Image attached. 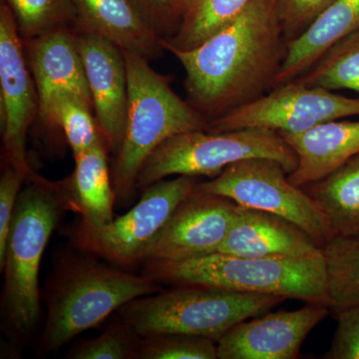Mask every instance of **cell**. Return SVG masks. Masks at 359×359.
I'll list each match as a JSON object with an SVG mask.
<instances>
[{"instance_id":"1","label":"cell","mask_w":359,"mask_h":359,"mask_svg":"<svg viewBox=\"0 0 359 359\" xmlns=\"http://www.w3.org/2000/svg\"><path fill=\"white\" fill-rule=\"evenodd\" d=\"M287 44L276 0H250L199 46L168 52L185 70L187 101L210 122L275 88Z\"/></svg>"},{"instance_id":"2","label":"cell","mask_w":359,"mask_h":359,"mask_svg":"<svg viewBox=\"0 0 359 359\" xmlns=\"http://www.w3.org/2000/svg\"><path fill=\"white\" fill-rule=\"evenodd\" d=\"M128 76V112L122 145L111 177L116 202L127 204L136 192L139 172L149 156L168 139L190 131H208L209 122L174 91L171 79L148 59L123 50Z\"/></svg>"},{"instance_id":"3","label":"cell","mask_w":359,"mask_h":359,"mask_svg":"<svg viewBox=\"0 0 359 359\" xmlns=\"http://www.w3.org/2000/svg\"><path fill=\"white\" fill-rule=\"evenodd\" d=\"M145 273L172 287L278 295L328 306L323 257H245L214 252L186 261L145 262Z\"/></svg>"},{"instance_id":"4","label":"cell","mask_w":359,"mask_h":359,"mask_svg":"<svg viewBox=\"0 0 359 359\" xmlns=\"http://www.w3.org/2000/svg\"><path fill=\"white\" fill-rule=\"evenodd\" d=\"M20 191L7 237L2 308L15 332H29L39 318V266L52 231L66 211L59 182L32 172Z\"/></svg>"},{"instance_id":"5","label":"cell","mask_w":359,"mask_h":359,"mask_svg":"<svg viewBox=\"0 0 359 359\" xmlns=\"http://www.w3.org/2000/svg\"><path fill=\"white\" fill-rule=\"evenodd\" d=\"M287 299L203 287L138 297L120 309V318L140 337L186 334L218 342L238 323L271 311Z\"/></svg>"},{"instance_id":"6","label":"cell","mask_w":359,"mask_h":359,"mask_svg":"<svg viewBox=\"0 0 359 359\" xmlns=\"http://www.w3.org/2000/svg\"><path fill=\"white\" fill-rule=\"evenodd\" d=\"M160 290L146 273L136 276L93 262L73 264L59 278L49 299L40 349L56 351L130 302Z\"/></svg>"},{"instance_id":"7","label":"cell","mask_w":359,"mask_h":359,"mask_svg":"<svg viewBox=\"0 0 359 359\" xmlns=\"http://www.w3.org/2000/svg\"><path fill=\"white\" fill-rule=\"evenodd\" d=\"M252 158L280 162L287 174L297 169L294 151L278 132L259 128L211 133L190 131L168 139L149 156L139 172L137 190L170 176H219L226 167Z\"/></svg>"},{"instance_id":"8","label":"cell","mask_w":359,"mask_h":359,"mask_svg":"<svg viewBox=\"0 0 359 359\" xmlns=\"http://www.w3.org/2000/svg\"><path fill=\"white\" fill-rule=\"evenodd\" d=\"M199 183L190 176L161 180L143 191L141 200L129 212L110 224L91 228L80 222L67 235L79 250L117 266H133L144 261L161 229Z\"/></svg>"},{"instance_id":"9","label":"cell","mask_w":359,"mask_h":359,"mask_svg":"<svg viewBox=\"0 0 359 359\" xmlns=\"http://www.w3.org/2000/svg\"><path fill=\"white\" fill-rule=\"evenodd\" d=\"M287 175L278 161L252 158L226 167L210 181L200 182L198 188L242 207L289 219L323 247L332 237L327 219L308 194L290 183Z\"/></svg>"},{"instance_id":"10","label":"cell","mask_w":359,"mask_h":359,"mask_svg":"<svg viewBox=\"0 0 359 359\" xmlns=\"http://www.w3.org/2000/svg\"><path fill=\"white\" fill-rule=\"evenodd\" d=\"M359 116V98L299 81L280 85L255 102L209 122L211 133L259 128L302 133L323 123Z\"/></svg>"},{"instance_id":"11","label":"cell","mask_w":359,"mask_h":359,"mask_svg":"<svg viewBox=\"0 0 359 359\" xmlns=\"http://www.w3.org/2000/svg\"><path fill=\"white\" fill-rule=\"evenodd\" d=\"M0 120L4 164L29 176L26 152L30 127L39 116V97L25 44L11 9L0 4Z\"/></svg>"},{"instance_id":"12","label":"cell","mask_w":359,"mask_h":359,"mask_svg":"<svg viewBox=\"0 0 359 359\" xmlns=\"http://www.w3.org/2000/svg\"><path fill=\"white\" fill-rule=\"evenodd\" d=\"M238 204L196 189L175 209L146 252L144 262H179L218 252Z\"/></svg>"},{"instance_id":"13","label":"cell","mask_w":359,"mask_h":359,"mask_svg":"<svg viewBox=\"0 0 359 359\" xmlns=\"http://www.w3.org/2000/svg\"><path fill=\"white\" fill-rule=\"evenodd\" d=\"M325 304L295 311H266L238 323L218 341L219 359H295L302 344L330 316Z\"/></svg>"},{"instance_id":"14","label":"cell","mask_w":359,"mask_h":359,"mask_svg":"<svg viewBox=\"0 0 359 359\" xmlns=\"http://www.w3.org/2000/svg\"><path fill=\"white\" fill-rule=\"evenodd\" d=\"M76 32L94 113L109 153L121 147L128 112V76L123 50L96 35Z\"/></svg>"},{"instance_id":"15","label":"cell","mask_w":359,"mask_h":359,"mask_svg":"<svg viewBox=\"0 0 359 359\" xmlns=\"http://www.w3.org/2000/svg\"><path fill=\"white\" fill-rule=\"evenodd\" d=\"M218 252L245 257L318 259L321 247L289 219L238 205L235 218Z\"/></svg>"},{"instance_id":"16","label":"cell","mask_w":359,"mask_h":359,"mask_svg":"<svg viewBox=\"0 0 359 359\" xmlns=\"http://www.w3.org/2000/svg\"><path fill=\"white\" fill-rule=\"evenodd\" d=\"M23 44L39 93V116L52 95L62 90L79 94L93 106L74 28H58Z\"/></svg>"},{"instance_id":"17","label":"cell","mask_w":359,"mask_h":359,"mask_svg":"<svg viewBox=\"0 0 359 359\" xmlns=\"http://www.w3.org/2000/svg\"><path fill=\"white\" fill-rule=\"evenodd\" d=\"M75 32L109 40L122 50L155 60L162 56V37L155 32L134 0H73Z\"/></svg>"},{"instance_id":"18","label":"cell","mask_w":359,"mask_h":359,"mask_svg":"<svg viewBox=\"0 0 359 359\" xmlns=\"http://www.w3.org/2000/svg\"><path fill=\"white\" fill-rule=\"evenodd\" d=\"M278 134L299 159L287 178L299 188L325 178L359 154V121L332 120L302 133Z\"/></svg>"},{"instance_id":"19","label":"cell","mask_w":359,"mask_h":359,"mask_svg":"<svg viewBox=\"0 0 359 359\" xmlns=\"http://www.w3.org/2000/svg\"><path fill=\"white\" fill-rule=\"evenodd\" d=\"M108 150L101 141L75 157V168L59 182L66 211L81 215V223L101 228L114 219L116 196L108 165Z\"/></svg>"},{"instance_id":"20","label":"cell","mask_w":359,"mask_h":359,"mask_svg":"<svg viewBox=\"0 0 359 359\" xmlns=\"http://www.w3.org/2000/svg\"><path fill=\"white\" fill-rule=\"evenodd\" d=\"M358 29L359 0H334L299 36L287 42L276 87L301 77L332 45Z\"/></svg>"},{"instance_id":"21","label":"cell","mask_w":359,"mask_h":359,"mask_svg":"<svg viewBox=\"0 0 359 359\" xmlns=\"http://www.w3.org/2000/svg\"><path fill=\"white\" fill-rule=\"evenodd\" d=\"M301 188L327 219L332 237L359 236V154Z\"/></svg>"},{"instance_id":"22","label":"cell","mask_w":359,"mask_h":359,"mask_svg":"<svg viewBox=\"0 0 359 359\" xmlns=\"http://www.w3.org/2000/svg\"><path fill=\"white\" fill-rule=\"evenodd\" d=\"M250 0H183L178 28L162 40L165 51L191 50L231 23Z\"/></svg>"},{"instance_id":"23","label":"cell","mask_w":359,"mask_h":359,"mask_svg":"<svg viewBox=\"0 0 359 359\" xmlns=\"http://www.w3.org/2000/svg\"><path fill=\"white\" fill-rule=\"evenodd\" d=\"M321 255L330 313L359 306V236H334Z\"/></svg>"},{"instance_id":"24","label":"cell","mask_w":359,"mask_h":359,"mask_svg":"<svg viewBox=\"0 0 359 359\" xmlns=\"http://www.w3.org/2000/svg\"><path fill=\"white\" fill-rule=\"evenodd\" d=\"M39 118L43 126L62 131L74 158L104 141L93 106L74 92L54 93Z\"/></svg>"},{"instance_id":"25","label":"cell","mask_w":359,"mask_h":359,"mask_svg":"<svg viewBox=\"0 0 359 359\" xmlns=\"http://www.w3.org/2000/svg\"><path fill=\"white\" fill-rule=\"evenodd\" d=\"M294 81L330 91L351 90L359 95V29L332 45Z\"/></svg>"},{"instance_id":"26","label":"cell","mask_w":359,"mask_h":359,"mask_svg":"<svg viewBox=\"0 0 359 359\" xmlns=\"http://www.w3.org/2000/svg\"><path fill=\"white\" fill-rule=\"evenodd\" d=\"M11 9L22 41L36 39L62 27L75 29L73 0H1Z\"/></svg>"},{"instance_id":"27","label":"cell","mask_w":359,"mask_h":359,"mask_svg":"<svg viewBox=\"0 0 359 359\" xmlns=\"http://www.w3.org/2000/svg\"><path fill=\"white\" fill-rule=\"evenodd\" d=\"M142 359H217L218 342L186 334L144 337L139 346Z\"/></svg>"},{"instance_id":"28","label":"cell","mask_w":359,"mask_h":359,"mask_svg":"<svg viewBox=\"0 0 359 359\" xmlns=\"http://www.w3.org/2000/svg\"><path fill=\"white\" fill-rule=\"evenodd\" d=\"M131 327L119 318L102 334L82 342L73 349L69 358L74 359H132L139 358L141 340Z\"/></svg>"},{"instance_id":"29","label":"cell","mask_w":359,"mask_h":359,"mask_svg":"<svg viewBox=\"0 0 359 359\" xmlns=\"http://www.w3.org/2000/svg\"><path fill=\"white\" fill-rule=\"evenodd\" d=\"M334 0H276L285 41L302 34Z\"/></svg>"},{"instance_id":"30","label":"cell","mask_w":359,"mask_h":359,"mask_svg":"<svg viewBox=\"0 0 359 359\" xmlns=\"http://www.w3.org/2000/svg\"><path fill=\"white\" fill-rule=\"evenodd\" d=\"M334 318L337 320L334 339L325 359H359V306L344 309Z\"/></svg>"},{"instance_id":"31","label":"cell","mask_w":359,"mask_h":359,"mask_svg":"<svg viewBox=\"0 0 359 359\" xmlns=\"http://www.w3.org/2000/svg\"><path fill=\"white\" fill-rule=\"evenodd\" d=\"M27 177L20 170L6 165L0 179V262H2L6 254L7 237L21 185Z\"/></svg>"},{"instance_id":"32","label":"cell","mask_w":359,"mask_h":359,"mask_svg":"<svg viewBox=\"0 0 359 359\" xmlns=\"http://www.w3.org/2000/svg\"><path fill=\"white\" fill-rule=\"evenodd\" d=\"M139 11L163 39L178 28L183 0H134Z\"/></svg>"}]
</instances>
